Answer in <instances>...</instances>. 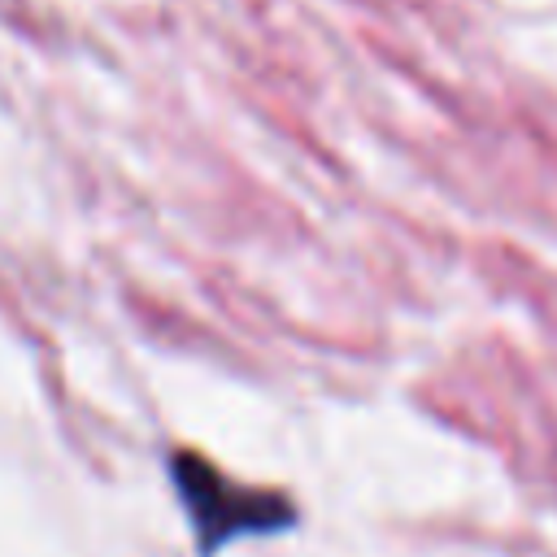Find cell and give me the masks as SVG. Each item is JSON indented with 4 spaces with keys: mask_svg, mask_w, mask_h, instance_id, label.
I'll list each match as a JSON object with an SVG mask.
<instances>
[{
    "mask_svg": "<svg viewBox=\"0 0 557 557\" xmlns=\"http://www.w3.org/2000/svg\"><path fill=\"white\" fill-rule=\"evenodd\" d=\"M170 479H174V492H178L183 513L191 522L200 557H213L218 548L235 544L239 535L287 531L300 518L283 492L235 483L231 474H222L209 457H200L191 448H178L170 457Z\"/></svg>",
    "mask_w": 557,
    "mask_h": 557,
    "instance_id": "cell-1",
    "label": "cell"
}]
</instances>
